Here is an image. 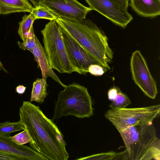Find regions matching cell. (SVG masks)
<instances>
[{
    "label": "cell",
    "mask_w": 160,
    "mask_h": 160,
    "mask_svg": "<svg viewBox=\"0 0 160 160\" xmlns=\"http://www.w3.org/2000/svg\"><path fill=\"white\" fill-rule=\"evenodd\" d=\"M128 159L126 151L120 152H116L113 151L102 153L80 158L76 160H111L118 159Z\"/></svg>",
    "instance_id": "obj_17"
},
{
    "label": "cell",
    "mask_w": 160,
    "mask_h": 160,
    "mask_svg": "<svg viewBox=\"0 0 160 160\" xmlns=\"http://www.w3.org/2000/svg\"><path fill=\"white\" fill-rule=\"evenodd\" d=\"M102 67L110 69L109 64L113 53L108 43V38L96 23L85 18L80 22L58 17L55 20Z\"/></svg>",
    "instance_id": "obj_2"
},
{
    "label": "cell",
    "mask_w": 160,
    "mask_h": 160,
    "mask_svg": "<svg viewBox=\"0 0 160 160\" xmlns=\"http://www.w3.org/2000/svg\"><path fill=\"white\" fill-rule=\"evenodd\" d=\"M95 10L114 24L124 28L132 20V15L113 0H85Z\"/></svg>",
    "instance_id": "obj_9"
},
{
    "label": "cell",
    "mask_w": 160,
    "mask_h": 160,
    "mask_svg": "<svg viewBox=\"0 0 160 160\" xmlns=\"http://www.w3.org/2000/svg\"><path fill=\"white\" fill-rule=\"evenodd\" d=\"M0 160H22L16 156L0 151Z\"/></svg>",
    "instance_id": "obj_24"
},
{
    "label": "cell",
    "mask_w": 160,
    "mask_h": 160,
    "mask_svg": "<svg viewBox=\"0 0 160 160\" xmlns=\"http://www.w3.org/2000/svg\"><path fill=\"white\" fill-rule=\"evenodd\" d=\"M24 125L19 120L17 122L8 121L0 123V134L7 136L14 132L24 130Z\"/></svg>",
    "instance_id": "obj_18"
},
{
    "label": "cell",
    "mask_w": 160,
    "mask_h": 160,
    "mask_svg": "<svg viewBox=\"0 0 160 160\" xmlns=\"http://www.w3.org/2000/svg\"><path fill=\"white\" fill-rule=\"evenodd\" d=\"M2 70L4 71L6 73H8V71L5 69L2 62L0 60V71Z\"/></svg>",
    "instance_id": "obj_29"
},
{
    "label": "cell",
    "mask_w": 160,
    "mask_h": 160,
    "mask_svg": "<svg viewBox=\"0 0 160 160\" xmlns=\"http://www.w3.org/2000/svg\"><path fill=\"white\" fill-rule=\"evenodd\" d=\"M130 5L142 17L153 18L160 15V0H131Z\"/></svg>",
    "instance_id": "obj_13"
},
{
    "label": "cell",
    "mask_w": 160,
    "mask_h": 160,
    "mask_svg": "<svg viewBox=\"0 0 160 160\" xmlns=\"http://www.w3.org/2000/svg\"><path fill=\"white\" fill-rule=\"evenodd\" d=\"M35 40L36 46L32 53L34 56L35 60L38 63V67L41 69L42 78L47 80V78L50 77L64 87L66 85L62 82L50 66L43 48L36 36Z\"/></svg>",
    "instance_id": "obj_12"
},
{
    "label": "cell",
    "mask_w": 160,
    "mask_h": 160,
    "mask_svg": "<svg viewBox=\"0 0 160 160\" xmlns=\"http://www.w3.org/2000/svg\"><path fill=\"white\" fill-rule=\"evenodd\" d=\"M41 32L43 48L51 68L60 73L70 74L76 72L79 74L69 59L60 27L56 21H50Z\"/></svg>",
    "instance_id": "obj_5"
},
{
    "label": "cell",
    "mask_w": 160,
    "mask_h": 160,
    "mask_svg": "<svg viewBox=\"0 0 160 160\" xmlns=\"http://www.w3.org/2000/svg\"><path fill=\"white\" fill-rule=\"evenodd\" d=\"M118 88L113 87L109 90L108 92V99L112 101L116 98L118 93Z\"/></svg>",
    "instance_id": "obj_25"
},
{
    "label": "cell",
    "mask_w": 160,
    "mask_h": 160,
    "mask_svg": "<svg viewBox=\"0 0 160 160\" xmlns=\"http://www.w3.org/2000/svg\"><path fill=\"white\" fill-rule=\"evenodd\" d=\"M119 132L128 159L160 160V141L152 122L131 126Z\"/></svg>",
    "instance_id": "obj_3"
},
{
    "label": "cell",
    "mask_w": 160,
    "mask_h": 160,
    "mask_svg": "<svg viewBox=\"0 0 160 160\" xmlns=\"http://www.w3.org/2000/svg\"><path fill=\"white\" fill-rule=\"evenodd\" d=\"M118 4L126 10L128 7L129 0H113Z\"/></svg>",
    "instance_id": "obj_26"
},
{
    "label": "cell",
    "mask_w": 160,
    "mask_h": 160,
    "mask_svg": "<svg viewBox=\"0 0 160 160\" xmlns=\"http://www.w3.org/2000/svg\"><path fill=\"white\" fill-rule=\"evenodd\" d=\"M118 93L115 99L112 101L109 107L111 108H123L131 104V102L125 94L118 88Z\"/></svg>",
    "instance_id": "obj_19"
},
{
    "label": "cell",
    "mask_w": 160,
    "mask_h": 160,
    "mask_svg": "<svg viewBox=\"0 0 160 160\" xmlns=\"http://www.w3.org/2000/svg\"><path fill=\"white\" fill-rule=\"evenodd\" d=\"M19 115L31 139V147L48 160H68L63 136L53 121L47 118L39 107L23 101Z\"/></svg>",
    "instance_id": "obj_1"
},
{
    "label": "cell",
    "mask_w": 160,
    "mask_h": 160,
    "mask_svg": "<svg viewBox=\"0 0 160 160\" xmlns=\"http://www.w3.org/2000/svg\"><path fill=\"white\" fill-rule=\"evenodd\" d=\"M64 88L55 103L53 121L67 116L83 118L93 115L92 98L87 88L76 83Z\"/></svg>",
    "instance_id": "obj_4"
},
{
    "label": "cell",
    "mask_w": 160,
    "mask_h": 160,
    "mask_svg": "<svg viewBox=\"0 0 160 160\" xmlns=\"http://www.w3.org/2000/svg\"><path fill=\"white\" fill-rule=\"evenodd\" d=\"M35 7L39 6L43 0H29Z\"/></svg>",
    "instance_id": "obj_28"
},
{
    "label": "cell",
    "mask_w": 160,
    "mask_h": 160,
    "mask_svg": "<svg viewBox=\"0 0 160 160\" xmlns=\"http://www.w3.org/2000/svg\"><path fill=\"white\" fill-rule=\"evenodd\" d=\"M107 69L100 65L92 64L88 67V70L91 74L96 76H100L103 75Z\"/></svg>",
    "instance_id": "obj_23"
},
{
    "label": "cell",
    "mask_w": 160,
    "mask_h": 160,
    "mask_svg": "<svg viewBox=\"0 0 160 160\" xmlns=\"http://www.w3.org/2000/svg\"><path fill=\"white\" fill-rule=\"evenodd\" d=\"M130 65L132 79L135 83L146 95L155 99L158 93L156 83L140 51L137 50L132 53Z\"/></svg>",
    "instance_id": "obj_7"
},
{
    "label": "cell",
    "mask_w": 160,
    "mask_h": 160,
    "mask_svg": "<svg viewBox=\"0 0 160 160\" xmlns=\"http://www.w3.org/2000/svg\"><path fill=\"white\" fill-rule=\"evenodd\" d=\"M31 13L35 16L36 19L44 18L52 21L56 20L58 17L48 8L40 5L33 8Z\"/></svg>",
    "instance_id": "obj_20"
},
{
    "label": "cell",
    "mask_w": 160,
    "mask_h": 160,
    "mask_svg": "<svg viewBox=\"0 0 160 160\" xmlns=\"http://www.w3.org/2000/svg\"><path fill=\"white\" fill-rule=\"evenodd\" d=\"M26 87L22 85H19L18 86L16 89V92L19 94H22L25 91Z\"/></svg>",
    "instance_id": "obj_27"
},
{
    "label": "cell",
    "mask_w": 160,
    "mask_h": 160,
    "mask_svg": "<svg viewBox=\"0 0 160 160\" xmlns=\"http://www.w3.org/2000/svg\"><path fill=\"white\" fill-rule=\"evenodd\" d=\"M40 5L47 8L58 17L77 22L85 18L92 10L77 0H43Z\"/></svg>",
    "instance_id": "obj_8"
},
{
    "label": "cell",
    "mask_w": 160,
    "mask_h": 160,
    "mask_svg": "<svg viewBox=\"0 0 160 160\" xmlns=\"http://www.w3.org/2000/svg\"><path fill=\"white\" fill-rule=\"evenodd\" d=\"M12 141L18 144L24 145L29 143L31 141L30 137L25 130L13 136H11Z\"/></svg>",
    "instance_id": "obj_22"
},
{
    "label": "cell",
    "mask_w": 160,
    "mask_h": 160,
    "mask_svg": "<svg viewBox=\"0 0 160 160\" xmlns=\"http://www.w3.org/2000/svg\"><path fill=\"white\" fill-rule=\"evenodd\" d=\"M46 79L37 78L33 83L30 101H35L42 103L48 94L47 88L48 86Z\"/></svg>",
    "instance_id": "obj_15"
},
{
    "label": "cell",
    "mask_w": 160,
    "mask_h": 160,
    "mask_svg": "<svg viewBox=\"0 0 160 160\" xmlns=\"http://www.w3.org/2000/svg\"><path fill=\"white\" fill-rule=\"evenodd\" d=\"M36 19L35 16L30 13L28 15L25 14L23 16L22 21L19 22L18 32L23 42L27 39L32 29L33 28V23Z\"/></svg>",
    "instance_id": "obj_16"
},
{
    "label": "cell",
    "mask_w": 160,
    "mask_h": 160,
    "mask_svg": "<svg viewBox=\"0 0 160 160\" xmlns=\"http://www.w3.org/2000/svg\"><path fill=\"white\" fill-rule=\"evenodd\" d=\"M33 8L28 0H0V15L20 12L31 13Z\"/></svg>",
    "instance_id": "obj_14"
},
{
    "label": "cell",
    "mask_w": 160,
    "mask_h": 160,
    "mask_svg": "<svg viewBox=\"0 0 160 160\" xmlns=\"http://www.w3.org/2000/svg\"><path fill=\"white\" fill-rule=\"evenodd\" d=\"M160 113L158 104L142 108H111L104 116L119 132L131 126L152 122L159 116Z\"/></svg>",
    "instance_id": "obj_6"
},
{
    "label": "cell",
    "mask_w": 160,
    "mask_h": 160,
    "mask_svg": "<svg viewBox=\"0 0 160 160\" xmlns=\"http://www.w3.org/2000/svg\"><path fill=\"white\" fill-rule=\"evenodd\" d=\"M35 36L33 29L32 28L25 41L23 42H21L19 41L17 42L19 48L23 50H27L32 53L36 46Z\"/></svg>",
    "instance_id": "obj_21"
},
{
    "label": "cell",
    "mask_w": 160,
    "mask_h": 160,
    "mask_svg": "<svg viewBox=\"0 0 160 160\" xmlns=\"http://www.w3.org/2000/svg\"><path fill=\"white\" fill-rule=\"evenodd\" d=\"M59 26L69 59L79 71L80 74H85L88 72V67L91 64L100 65L83 47Z\"/></svg>",
    "instance_id": "obj_10"
},
{
    "label": "cell",
    "mask_w": 160,
    "mask_h": 160,
    "mask_svg": "<svg viewBox=\"0 0 160 160\" xmlns=\"http://www.w3.org/2000/svg\"><path fill=\"white\" fill-rule=\"evenodd\" d=\"M0 151L12 154L22 160H48L31 147L14 142L11 136L0 134Z\"/></svg>",
    "instance_id": "obj_11"
}]
</instances>
